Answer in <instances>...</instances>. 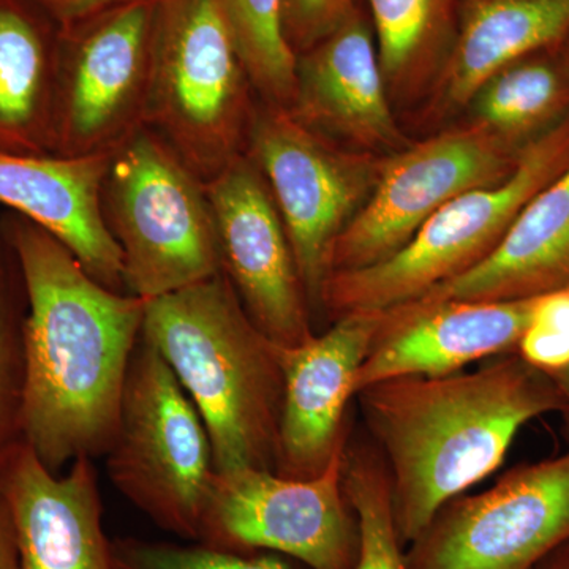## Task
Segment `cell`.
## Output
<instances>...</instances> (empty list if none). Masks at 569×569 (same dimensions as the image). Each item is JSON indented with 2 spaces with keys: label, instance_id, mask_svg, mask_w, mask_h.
<instances>
[{
  "label": "cell",
  "instance_id": "277c9868",
  "mask_svg": "<svg viewBox=\"0 0 569 569\" xmlns=\"http://www.w3.org/2000/svg\"><path fill=\"white\" fill-rule=\"evenodd\" d=\"M258 102L219 2H160L144 126L209 182L246 156Z\"/></svg>",
  "mask_w": 569,
  "mask_h": 569
},
{
  "label": "cell",
  "instance_id": "6da1fadb",
  "mask_svg": "<svg viewBox=\"0 0 569 569\" xmlns=\"http://www.w3.org/2000/svg\"><path fill=\"white\" fill-rule=\"evenodd\" d=\"M24 277L22 440L54 473L110 448L144 299L93 279L39 224L0 213Z\"/></svg>",
  "mask_w": 569,
  "mask_h": 569
},
{
  "label": "cell",
  "instance_id": "4dcf8cb0",
  "mask_svg": "<svg viewBox=\"0 0 569 569\" xmlns=\"http://www.w3.org/2000/svg\"><path fill=\"white\" fill-rule=\"evenodd\" d=\"M0 569H20L17 526L9 498L0 486Z\"/></svg>",
  "mask_w": 569,
  "mask_h": 569
},
{
  "label": "cell",
  "instance_id": "ac0fdd59",
  "mask_svg": "<svg viewBox=\"0 0 569 569\" xmlns=\"http://www.w3.org/2000/svg\"><path fill=\"white\" fill-rule=\"evenodd\" d=\"M108 159L0 152V206L58 238L104 287L126 291L100 201Z\"/></svg>",
  "mask_w": 569,
  "mask_h": 569
},
{
  "label": "cell",
  "instance_id": "9c48e42d",
  "mask_svg": "<svg viewBox=\"0 0 569 569\" xmlns=\"http://www.w3.org/2000/svg\"><path fill=\"white\" fill-rule=\"evenodd\" d=\"M246 153L274 197L313 313L337 241L372 192L380 160L342 151L290 111L261 102Z\"/></svg>",
  "mask_w": 569,
  "mask_h": 569
},
{
  "label": "cell",
  "instance_id": "ffe728a7",
  "mask_svg": "<svg viewBox=\"0 0 569 569\" xmlns=\"http://www.w3.org/2000/svg\"><path fill=\"white\" fill-rule=\"evenodd\" d=\"M569 32V0H460L455 40L440 69L443 100L471 102L493 73Z\"/></svg>",
  "mask_w": 569,
  "mask_h": 569
},
{
  "label": "cell",
  "instance_id": "4fadbf2b",
  "mask_svg": "<svg viewBox=\"0 0 569 569\" xmlns=\"http://www.w3.org/2000/svg\"><path fill=\"white\" fill-rule=\"evenodd\" d=\"M206 187L222 271L253 323L280 347L301 346L312 339L313 313L290 238L257 164L246 153Z\"/></svg>",
  "mask_w": 569,
  "mask_h": 569
},
{
  "label": "cell",
  "instance_id": "5b68a950",
  "mask_svg": "<svg viewBox=\"0 0 569 569\" xmlns=\"http://www.w3.org/2000/svg\"><path fill=\"white\" fill-rule=\"evenodd\" d=\"M100 201L127 293L149 301L222 271L206 182L149 127L110 153Z\"/></svg>",
  "mask_w": 569,
  "mask_h": 569
},
{
  "label": "cell",
  "instance_id": "d4e9b609",
  "mask_svg": "<svg viewBox=\"0 0 569 569\" xmlns=\"http://www.w3.org/2000/svg\"><path fill=\"white\" fill-rule=\"evenodd\" d=\"M343 490L358 522L355 569H407L406 548L397 535L392 515L387 466L376 447H355L347 440Z\"/></svg>",
  "mask_w": 569,
  "mask_h": 569
},
{
  "label": "cell",
  "instance_id": "7402d4cb",
  "mask_svg": "<svg viewBox=\"0 0 569 569\" xmlns=\"http://www.w3.org/2000/svg\"><path fill=\"white\" fill-rule=\"evenodd\" d=\"M475 123L522 151L569 118V58L561 44L508 63L471 99Z\"/></svg>",
  "mask_w": 569,
  "mask_h": 569
},
{
  "label": "cell",
  "instance_id": "44dd1931",
  "mask_svg": "<svg viewBox=\"0 0 569 569\" xmlns=\"http://www.w3.org/2000/svg\"><path fill=\"white\" fill-rule=\"evenodd\" d=\"M58 40L31 0H0V152L52 156Z\"/></svg>",
  "mask_w": 569,
  "mask_h": 569
},
{
  "label": "cell",
  "instance_id": "603a6c76",
  "mask_svg": "<svg viewBox=\"0 0 569 569\" xmlns=\"http://www.w3.org/2000/svg\"><path fill=\"white\" fill-rule=\"evenodd\" d=\"M387 84L441 69L455 40L460 0H365Z\"/></svg>",
  "mask_w": 569,
  "mask_h": 569
},
{
  "label": "cell",
  "instance_id": "2e32d148",
  "mask_svg": "<svg viewBox=\"0 0 569 569\" xmlns=\"http://www.w3.org/2000/svg\"><path fill=\"white\" fill-rule=\"evenodd\" d=\"M0 486L13 511L20 569H116L92 459L54 473L21 440L0 460Z\"/></svg>",
  "mask_w": 569,
  "mask_h": 569
},
{
  "label": "cell",
  "instance_id": "d6986e66",
  "mask_svg": "<svg viewBox=\"0 0 569 569\" xmlns=\"http://www.w3.org/2000/svg\"><path fill=\"white\" fill-rule=\"evenodd\" d=\"M569 284V164L523 206L481 263L418 299L512 301Z\"/></svg>",
  "mask_w": 569,
  "mask_h": 569
},
{
  "label": "cell",
  "instance_id": "ba28073f",
  "mask_svg": "<svg viewBox=\"0 0 569 569\" xmlns=\"http://www.w3.org/2000/svg\"><path fill=\"white\" fill-rule=\"evenodd\" d=\"M159 2L59 26L52 156H108L146 123Z\"/></svg>",
  "mask_w": 569,
  "mask_h": 569
},
{
  "label": "cell",
  "instance_id": "d6a6232c",
  "mask_svg": "<svg viewBox=\"0 0 569 569\" xmlns=\"http://www.w3.org/2000/svg\"><path fill=\"white\" fill-rule=\"evenodd\" d=\"M557 380V383L560 385L561 391H563L565 397H567L568 410L567 417L569 418V367L563 372L559 373V376L553 377Z\"/></svg>",
  "mask_w": 569,
  "mask_h": 569
},
{
  "label": "cell",
  "instance_id": "cb8c5ba5",
  "mask_svg": "<svg viewBox=\"0 0 569 569\" xmlns=\"http://www.w3.org/2000/svg\"><path fill=\"white\" fill-rule=\"evenodd\" d=\"M261 103L290 110L296 54L283 31V0H217Z\"/></svg>",
  "mask_w": 569,
  "mask_h": 569
},
{
  "label": "cell",
  "instance_id": "9a60e30c",
  "mask_svg": "<svg viewBox=\"0 0 569 569\" xmlns=\"http://www.w3.org/2000/svg\"><path fill=\"white\" fill-rule=\"evenodd\" d=\"M533 298L512 301L415 299L381 312L355 396L399 377L458 373L471 362L516 353L529 323Z\"/></svg>",
  "mask_w": 569,
  "mask_h": 569
},
{
  "label": "cell",
  "instance_id": "836d02e7",
  "mask_svg": "<svg viewBox=\"0 0 569 569\" xmlns=\"http://www.w3.org/2000/svg\"><path fill=\"white\" fill-rule=\"evenodd\" d=\"M561 48H563V51L567 52L569 58V32L567 33V37H565L563 41H561Z\"/></svg>",
  "mask_w": 569,
  "mask_h": 569
},
{
  "label": "cell",
  "instance_id": "f1b7e54d",
  "mask_svg": "<svg viewBox=\"0 0 569 569\" xmlns=\"http://www.w3.org/2000/svg\"><path fill=\"white\" fill-rule=\"evenodd\" d=\"M358 6V0H283V31L295 54L323 40Z\"/></svg>",
  "mask_w": 569,
  "mask_h": 569
},
{
  "label": "cell",
  "instance_id": "30bf717a",
  "mask_svg": "<svg viewBox=\"0 0 569 569\" xmlns=\"http://www.w3.org/2000/svg\"><path fill=\"white\" fill-rule=\"evenodd\" d=\"M346 447L316 478L253 468L216 473L197 542L280 553L307 569H355L359 531L343 490Z\"/></svg>",
  "mask_w": 569,
  "mask_h": 569
},
{
  "label": "cell",
  "instance_id": "7c38bea8",
  "mask_svg": "<svg viewBox=\"0 0 569 569\" xmlns=\"http://www.w3.org/2000/svg\"><path fill=\"white\" fill-rule=\"evenodd\" d=\"M522 151L473 123L380 160L372 192L337 241L331 272L387 260L449 201L509 178Z\"/></svg>",
  "mask_w": 569,
  "mask_h": 569
},
{
  "label": "cell",
  "instance_id": "f546056e",
  "mask_svg": "<svg viewBox=\"0 0 569 569\" xmlns=\"http://www.w3.org/2000/svg\"><path fill=\"white\" fill-rule=\"evenodd\" d=\"M31 2L36 3L59 26H63L111 9V7L121 6V3L133 2V0H31ZM153 2L160 3L164 0H153Z\"/></svg>",
  "mask_w": 569,
  "mask_h": 569
},
{
  "label": "cell",
  "instance_id": "8fae6325",
  "mask_svg": "<svg viewBox=\"0 0 569 569\" xmlns=\"http://www.w3.org/2000/svg\"><path fill=\"white\" fill-rule=\"evenodd\" d=\"M569 541V449L445 505L406 548L407 569H531Z\"/></svg>",
  "mask_w": 569,
  "mask_h": 569
},
{
  "label": "cell",
  "instance_id": "83f0119b",
  "mask_svg": "<svg viewBox=\"0 0 569 569\" xmlns=\"http://www.w3.org/2000/svg\"><path fill=\"white\" fill-rule=\"evenodd\" d=\"M516 353L556 377L569 367V284L535 296Z\"/></svg>",
  "mask_w": 569,
  "mask_h": 569
},
{
  "label": "cell",
  "instance_id": "4316f807",
  "mask_svg": "<svg viewBox=\"0 0 569 569\" xmlns=\"http://www.w3.org/2000/svg\"><path fill=\"white\" fill-rule=\"evenodd\" d=\"M111 542L116 569H298L299 565L280 553L233 552L194 541L118 538Z\"/></svg>",
  "mask_w": 569,
  "mask_h": 569
},
{
  "label": "cell",
  "instance_id": "3957f363",
  "mask_svg": "<svg viewBox=\"0 0 569 569\" xmlns=\"http://www.w3.org/2000/svg\"><path fill=\"white\" fill-rule=\"evenodd\" d=\"M141 335L203 419L216 473L274 471L279 346L253 323L224 272L146 301Z\"/></svg>",
  "mask_w": 569,
  "mask_h": 569
},
{
  "label": "cell",
  "instance_id": "1f68e13d",
  "mask_svg": "<svg viewBox=\"0 0 569 569\" xmlns=\"http://www.w3.org/2000/svg\"><path fill=\"white\" fill-rule=\"evenodd\" d=\"M531 569H569V541L552 550Z\"/></svg>",
  "mask_w": 569,
  "mask_h": 569
},
{
  "label": "cell",
  "instance_id": "8992f818",
  "mask_svg": "<svg viewBox=\"0 0 569 569\" xmlns=\"http://www.w3.org/2000/svg\"><path fill=\"white\" fill-rule=\"evenodd\" d=\"M569 164V118L530 142L509 178L470 190L438 209L399 252L353 271L331 272L321 309L337 318L383 312L421 298L481 263L531 198Z\"/></svg>",
  "mask_w": 569,
  "mask_h": 569
},
{
  "label": "cell",
  "instance_id": "52a82bcc",
  "mask_svg": "<svg viewBox=\"0 0 569 569\" xmlns=\"http://www.w3.org/2000/svg\"><path fill=\"white\" fill-rule=\"evenodd\" d=\"M112 485L160 529L198 541L216 468L208 430L173 370L140 337L107 455Z\"/></svg>",
  "mask_w": 569,
  "mask_h": 569
},
{
  "label": "cell",
  "instance_id": "484cf974",
  "mask_svg": "<svg viewBox=\"0 0 569 569\" xmlns=\"http://www.w3.org/2000/svg\"><path fill=\"white\" fill-rule=\"evenodd\" d=\"M26 316L24 277L0 220V460L22 440Z\"/></svg>",
  "mask_w": 569,
  "mask_h": 569
},
{
  "label": "cell",
  "instance_id": "7a4b0ae2",
  "mask_svg": "<svg viewBox=\"0 0 569 569\" xmlns=\"http://www.w3.org/2000/svg\"><path fill=\"white\" fill-rule=\"evenodd\" d=\"M356 396L387 466L403 548L500 468L527 422L568 410L556 378L518 353L468 373L391 378Z\"/></svg>",
  "mask_w": 569,
  "mask_h": 569
},
{
  "label": "cell",
  "instance_id": "5bb4252c",
  "mask_svg": "<svg viewBox=\"0 0 569 569\" xmlns=\"http://www.w3.org/2000/svg\"><path fill=\"white\" fill-rule=\"evenodd\" d=\"M380 321L381 312L346 313L301 346H279L283 376L274 463L279 477L316 478L346 443L347 406Z\"/></svg>",
  "mask_w": 569,
  "mask_h": 569
},
{
  "label": "cell",
  "instance_id": "e0dca14e",
  "mask_svg": "<svg viewBox=\"0 0 569 569\" xmlns=\"http://www.w3.org/2000/svg\"><path fill=\"white\" fill-rule=\"evenodd\" d=\"M288 111L326 138L395 152L410 146L389 107L372 22L361 7L296 56V91Z\"/></svg>",
  "mask_w": 569,
  "mask_h": 569
}]
</instances>
